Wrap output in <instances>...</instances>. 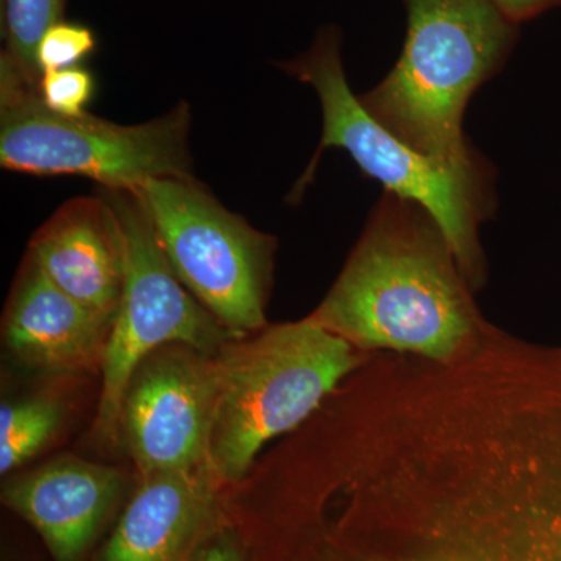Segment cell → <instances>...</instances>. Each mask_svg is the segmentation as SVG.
Returning a JSON list of instances; mask_svg holds the SVG:
<instances>
[{
	"label": "cell",
	"instance_id": "cell-1",
	"mask_svg": "<svg viewBox=\"0 0 561 561\" xmlns=\"http://www.w3.org/2000/svg\"><path fill=\"white\" fill-rule=\"evenodd\" d=\"M311 319L357 350L440 364L459 359L486 331L440 225L387 191Z\"/></svg>",
	"mask_w": 561,
	"mask_h": 561
},
{
	"label": "cell",
	"instance_id": "cell-2",
	"mask_svg": "<svg viewBox=\"0 0 561 561\" xmlns=\"http://www.w3.org/2000/svg\"><path fill=\"white\" fill-rule=\"evenodd\" d=\"M408 35L400 60L362 106L391 135L461 175L490 176L463 133L476 91L496 76L518 41V24L491 0H402Z\"/></svg>",
	"mask_w": 561,
	"mask_h": 561
},
{
	"label": "cell",
	"instance_id": "cell-3",
	"mask_svg": "<svg viewBox=\"0 0 561 561\" xmlns=\"http://www.w3.org/2000/svg\"><path fill=\"white\" fill-rule=\"evenodd\" d=\"M280 69L309 84L323 111L319 147L289 201H301L324 150L346 151L365 176L427 209L445 232L465 278L470 286H481L479 228L496 209L494 175L468 176L448 171L373 119L351 91L343 68L341 33L332 25L321 28L311 49L295 60L280 62Z\"/></svg>",
	"mask_w": 561,
	"mask_h": 561
},
{
	"label": "cell",
	"instance_id": "cell-4",
	"mask_svg": "<svg viewBox=\"0 0 561 561\" xmlns=\"http://www.w3.org/2000/svg\"><path fill=\"white\" fill-rule=\"evenodd\" d=\"M356 350L311 317L225 343L216 354L219 400L209 449L216 481L242 479L265 443L309 419L359 367Z\"/></svg>",
	"mask_w": 561,
	"mask_h": 561
},
{
	"label": "cell",
	"instance_id": "cell-5",
	"mask_svg": "<svg viewBox=\"0 0 561 561\" xmlns=\"http://www.w3.org/2000/svg\"><path fill=\"white\" fill-rule=\"evenodd\" d=\"M186 102L154 119L121 125L87 113L62 116L38 90L0 87V165L35 176H83L136 191L153 179H194Z\"/></svg>",
	"mask_w": 561,
	"mask_h": 561
},
{
	"label": "cell",
	"instance_id": "cell-6",
	"mask_svg": "<svg viewBox=\"0 0 561 561\" xmlns=\"http://www.w3.org/2000/svg\"><path fill=\"white\" fill-rule=\"evenodd\" d=\"M135 192L183 286L234 335L267 327L276 241L194 179H153Z\"/></svg>",
	"mask_w": 561,
	"mask_h": 561
},
{
	"label": "cell",
	"instance_id": "cell-7",
	"mask_svg": "<svg viewBox=\"0 0 561 561\" xmlns=\"http://www.w3.org/2000/svg\"><path fill=\"white\" fill-rule=\"evenodd\" d=\"M99 192L119 220L124 251V284L103 357L95 419L99 437L114 442L125 390L150 353L165 345H186L217 354L236 337L172 271L135 192L105 187Z\"/></svg>",
	"mask_w": 561,
	"mask_h": 561
},
{
	"label": "cell",
	"instance_id": "cell-8",
	"mask_svg": "<svg viewBox=\"0 0 561 561\" xmlns=\"http://www.w3.org/2000/svg\"><path fill=\"white\" fill-rule=\"evenodd\" d=\"M217 400L216 354L165 345L140 362L122 400L117 437L142 478L210 467Z\"/></svg>",
	"mask_w": 561,
	"mask_h": 561
},
{
	"label": "cell",
	"instance_id": "cell-9",
	"mask_svg": "<svg viewBox=\"0 0 561 561\" xmlns=\"http://www.w3.org/2000/svg\"><path fill=\"white\" fill-rule=\"evenodd\" d=\"M113 319L73 300L31 256L3 321L7 348L35 370L77 375L102 370Z\"/></svg>",
	"mask_w": 561,
	"mask_h": 561
},
{
	"label": "cell",
	"instance_id": "cell-10",
	"mask_svg": "<svg viewBox=\"0 0 561 561\" xmlns=\"http://www.w3.org/2000/svg\"><path fill=\"white\" fill-rule=\"evenodd\" d=\"M28 256L73 300L114 320L124 251L119 220L101 192L62 203L33 236Z\"/></svg>",
	"mask_w": 561,
	"mask_h": 561
},
{
	"label": "cell",
	"instance_id": "cell-11",
	"mask_svg": "<svg viewBox=\"0 0 561 561\" xmlns=\"http://www.w3.org/2000/svg\"><path fill=\"white\" fill-rule=\"evenodd\" d=\"M210 467L144 476L98 561H195L216 522Z\"/></svg>",
	"mask_w": 561,
	"mask_h": 561
},
{
	"label": "cell",
	"instance_id": "cell-12",
	"mask_svg": "<svg viewBox=\"0 0 561 561\" xmlns=\"http://www.w3.org/2000/svg\"><path fill=\"white\" fill-rule=\"evenodd\" d=\"M121 471L65 456L11 479L2 502L31 524L55 561H79L113 511Z\"/></svg>",
	"mask_w": 561,
	"mask_h": 561
},
{
	"label": "cell",
	"instance_id": "cell-13",
	"mask_svg": "<svg viewBox=\"0 0 561 561\" xmlns=\"http://www.w3.org/2000/svg\"><path fill=\"white\" fill-rule=\"evenodd\" d=\"M66 0H3L0 84L39 91L38 47L44 33L62 21Z\"/></svg>",
	"mask_w": 561,
	"mask_h": 561
},
{
	"label": "cell",
	"instance_id": "cell-14",
	"mask_svg": "<svg viewBox=\"0 0 561 561\" xmlns=\"http://www.w3.org/2000/svg\"><path fill=\"white\" fill-rule=\"evenodd\" d=\"M62 409L49 398L0 405V472L16 470L36 456L60 427Z\"/></svg>",
	"mask_w": 561,
	"mask_h": 561
},
{
	"label": "cell",
	"instance_id": "cell-15",
	"mask_svg": "<svg viewBox=\"0 0 561 561\" xmlns=\"http://www.w3.org/2000/svg\"><path fill=\"white\" fill-rule=\"evenodd\" d=\"M95 91V80L90 70L73 68L49 70L41 77V101L47 108L62 116L79 117L87 114L88 103Z\"/></svg>",
	"mask_w": 561,
	"mask_h": 561
},
{
	"label": "cell",
	"instance_id": "cell-16",
	"mask_svg": "<svg viewBox=\"0 0 561 561\" xmlns=\"http://www.w3.org/2000/svg\"><path fill=\"white\" fill-rule=\"evenodd\" d=\"M95 49V36L84 25L60 21L44 33L38 47L41 72L73 68Z\"/></svg>",
	"mask_w": 561,
	"mask_h": 561
},
{
	"label": "cell",
	"instance_id": "cell-17",
	"mask_svg": "<svg viewBox=\"0 0 561 561\" xmlns=\"http://www.w3.org/2000/svg\"><path fill=\"white\" fill-rule=\"evenodd\" d=\"M515 24L534 20L546 11L557 9L561 0H491Z\"/></svg>",
	"mask_w": 561,
	"mask_h": 561
},
{
	"label": "cell",
	"instance_id": "cell-18",
	"mask_svg": "<svg viewBox=\"0 0 561 561\" xmlns=\"http://www.w3.org/2000/svg\"><path fill=\"white\" fill-rule=\"evenodd\" d=\"M195 561H241V556L230 538L221 537L203 546Z\"/></svg>",
	"mask_w": 561,
	"mask_h": 561
},
{
	"label": "cell",
	"instance_id": "cell-19",
	"mask_svg": "<svg viewBox=\"0 0 561 561\" xmlns=\"http://www.w3.org/2000/svg\"><path fill=\"white\" fill-rule=\"evenodd\" d=\"M421 561H504V560H489V559H432V560H421ZM526 561H561L560 559L557 560H548V559H530Z\"/></svg>",
	"mask_w": 561,
	"mask_h": 561
}]
</instances>
